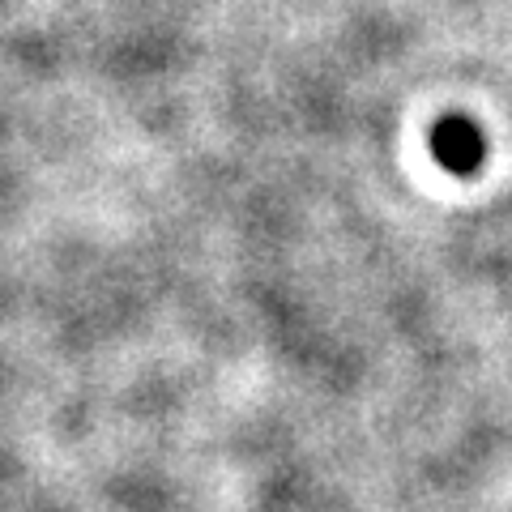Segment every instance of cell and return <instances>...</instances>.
Segmentation results:
<instances>
[{
    "label": "cell",
    "instance_id": "1",
    "mask_svg": "<svg viewBox=\"0 0 512 512\" xmlns=\"http://www.w3.org/2000/svg\"><path fill=\"white\" fill-rule=\"evenodd\" d=\"M431 154H436V163L453 175H474L483 167L487 158V137L483 128L466 116H448L431 128Z\"/></svg>",
    "mask_w": 512,
    "mask_h": 512
}]
</instances>
